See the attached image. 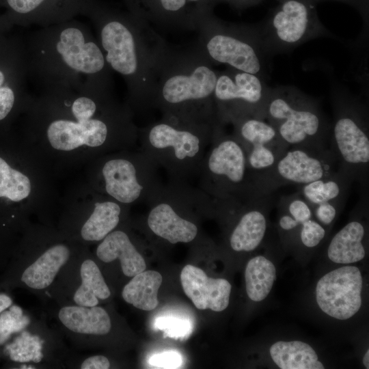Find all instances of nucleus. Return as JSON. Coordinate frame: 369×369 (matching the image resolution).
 Wrapping results in <instances>:
<instances>
[{
	"label": "nucleus",
	"instance_id": "obj_22",
	"mask_svg": "<svg viewBox=\"0 0 369 369\" xmlns=\"http://www.w3.org/2000/svg\"><path fill=\"white\" fill-rule=\"evenodd\" d=\"M62 323L79 333L105 335L111 327L110 317L101 307L66 306L58 314Z\"/></svg>",
	"mask_w": 369,
	"mask_h": 369
},
{
	"label": "nucleus",
	"instance_id": "obj_18",
	"mask_svg": "<svg viewBox=\"0 0 369 369\" xmlns=\"http://www.w3.org/2000/svg\"><path fill=\"white\" fill-rule=\"evenodd\" d=\"M56 49L64 63L77 72L94 74L104 68L105 59L99 47L93 42H85L83 33L77 28L62 30Z\"/></svg>",
	"mask_w": 369,
	"mask_h": 369
},
{
	"label": "nucleus",
	"instance_id": "obj_11",
	"mask_svg": "<svg viewBox=\"0 0 369 369\" xmlns=\"http://www.w3.org/2000/svg\"><path fill=\"white\" fill-rule=\"evenodd\" d=\"M232 134L242 145L258 193L278 160L290 148L265 119L245 117L232 124Z\"/></svg>",
	"mask_w": 369,
	"mask_h": 369
},
{
	"label": "nucleus",
	"instance_id": "obj_3",
	"mask_svg": "<svg viewBox=\"0 0 369 369\" xmlns=\"http://www.w3.org/2000/svg\"><path fill=\"white\" fill-rule=\"evenodd\" d=\"M264 118L289 147L329 148L331 123L318 102L294 86L271 88Z\"/></svg>",
	"mask_w": 369,
	"mask_h": 369
},
{
	"label": "nucleus",
	"instance_id": "obj_26",
	"mask_svg": "<svg viewBox=\"0 0 369 369\" xmlns=\"http://www.w3.org/2000/svg\"><path fill=\"white\" fill-rule=\"evenodd\" d=\"M121 212L118 202H96L92 213L81 228L82 238L88 241L102 240L118 225Z\"/></svg>",
	"mask_w": 369,
	"mask_h": 369
},
{
	"label": "nucleus",
	"instance_id": "obj_40",
	"mask_svg": "<svg viewBox=\"0 0 369 369\" xmlns=\"http://www.w3.org/2000/svg\"><path fill=\"white\" fill-rule=\"evenodd\" d=\"M163 8L167 10L175 12L182 8L186 0H160Z\"/></svg>",
	"mask_w": 369,
	"mask_h": 369
},
{
	"label": "nucleus",
	"instance_id": "obj_42",
	"mask_svg": "<svg viewBox=\"0 0 369 369\" xmlns=\"http://www.w3.org/2000/svg\"><path fill=\"white\" fill-rule=\"evenodd\" d=\"M239 2L247 5H256L262 1V0H238Z\"/></svg>",
	"mask_w": 369,
	"mask_h": 369
},
{
	"label": "nucleus",
	"instance_id": "obj_32",
	"mask_svg": "<svg viewBox=\"0 0 369 369\" xmlns=\"http://www.w3.org/2000/svg\"><path fill=\"white\" fill-rule=\"evenodd\" d=\"M342 207L336 204L325 202L312 207L313 215L321 225L329 226L336 218L339 210Z\"/></svg>",
	"mask_w": 369,
	"mask_h": 369
},
{
	"label": "nucleus",
	"instance_id": "obj_33",
	"mask_svg": "<svg viewBox=\"0 0 369 369\" xmlns=\"http://www.w3.org/2000/svg\"><path fill=\"white\" fill-rule=\"evenodd\" d=\"M96 111L95 102L87 97L77 98L72 105V112L77 120L92 118Z\"/></svg>",
	"mask_w": 369,
	"mask_h": 369
},
{
	"label": "nucleus",
	"instance_id": "obj_5",
	"mask_svg": "<svg viewBox=\"0 0 369 369\" xmlns=\"http://www.w3.org/2000/svg\"><path fill=\"white\" fill-rule=\"evenodd\" d=\"M146 224L158 237L172 244L190 243L197 236L196 223L186 215L193 210L214 211L211 200L189 182L168 180L146 204Z\"/></svg>",
	"mask_w": 369,
	"mask_h": 369
},
{
	"label": "nucleus",
	"instance_id": "obj_46",
	"mask_svg": "<svg viewBox=\"0 0 369 369\" xmlns=\"http://www.w3.org/2000/svg\"><path fill=\"white\" fill-rule=\"evenodd\" d=\"M282 1V0H277L278 2H280V1Z\"/></svg>",
	"mask_w": 369,
	"mask_h": 369
},
{
	"label": "nucleus",
	"instance_id": "obj_30",
	"mask_svg": "<svg viewBox=\"0 0 369 369\" xmlns=\"http://www.w3.org/2000/svg\"><path fill=\"white\" fill-rule=\"evenodd\" d=\"M325 234L326 231L323 225L311 218L302 223L299 237L304 246L312 248L320 243Z\"/></svg>",
	"mask_w": 369,
	"mask_h": 369
},
{
	"label": "nucleus",
	"instance_id": "obj_13",
	"mask_svg": "<svg viewBox=\"0 0 369 369\" xmlns=\"http://www.w3.org/2000/svg\"><path fill=\"white\" fill-rule=\"evenodd\" d=\"M362 276L353 266L334 269L317 282L316 299L326 314L346 320L354 316L361 305Z\"/></svg>",
	"mask_w": 369,
	"mask_h": 369
},
{
	"label": "nucleus",
	"instance_id": "obj_38",
	"mask_svg": "<svg viewBox=\"0 0 369 369\" xmlns=\"http://www.w3.org/2000/svg\"><path fill=\"white\" fill-rule=\"evenodd\" d=\"M279 208L283 210L282 215L279 219V226L284 231L294 230L298 227L301 226L302 223L295 220L288 212L284 208L279 206Z\"/></svg>",
	"mask_w": 369,
	"mask_h": 369
},
{
	"label": "nucleus",
	"instance_id": "obj_21",
	"mask_svg": "<svg viewBox=\"0 0 369 369\" xmlns=\"http://www.w3.org/2000/svg\"><path fill=\"white\" fill-rule=\"evenodd\" d=\"M352 182L347 176L337 169L328 176L297 186V188L311 207L325 202L343 207Z\"/></svg>",
	"mask_w": 369,
	"mask_h": 369
},
{
	"label": "nucleus",
	"instance_id": "obj_4",
	"mask_svg": "<svg viewBox=\"0 0 369 369\" xmlns=\"http://www.w3.org/2000/svg\"><path fill=\"white\" fill-rule=\"evenodd\" d=\"M333 119L329 148L337 162V169L368 191V109L359 97L336 88L333 90Z\"/></svg>",
	"mask_w": 369,
	"mask_h": 369
},
{
	"label": "nucleus",
	"instance_id": "obj_24",
	"mask_svg": "<svg viewBox=\"0 0 369 369\" xmlns=\"http://www.w3.org/2000/svg\"><path fill=\"white\" fill-rule=\"evenodd\" d=\"M273 362L281 369H324L314 348L299 340L278 341L269 350Z\"/></svg>",
	"mask_w": 369,
	"mask_h": 369
},
{
	"label": "nucleus",
	"instance_id": "obj_35",
	"mask_svg": "<svg viewBox=\"0 0 369 369\" xmlns=\"http://www.w3.org/2000/svg\"><path fill=\"white\" fill-rule=\"evenodd\" d=\"M14 102V94L8 87H0V120L5 118L11 111Z\"/></svg>",
	"mask_w": 369,
	"mask_h": 369
},
{
	"label": "nucleus",
	"instance_id": "obj_8",
	"mask_svg": "<svg viewBox=\"0 0 369 369\" xmlns=\"http://www.w3.org/2000/svg\"><path fill=\"white\" fill-rule=\"evenodd\" d=\"M271 88L257 74L232 68L218 74L213 92L217 123L224 126L245 117L265 119Z\"/></svg>",
	"mask_w": 369,
	"mask_h": 369
},
{
	"label": "nucleus",
	"instance_id": "obj_19",
	"mask_svg": "<svg viewBox=\"0 0 369 369\" xmlns=\"http://www.w3.org/2000/svg\"><path fill=\"white\" fill-rule=\"evenodd\" d=\"M98 258L111 262L119 259L123 273L133 277L146 268L145 260L137 250L128 234L121 230L111 232L103 239L96 249Z\"/></svg>",
	"mask_w": 369,
	"mask_h": 369
},
{
	"label": "nucleus",
	"instance_id": "obj_25",
	"mask_svg": "<svg viewBox=\"0 0 369 369\" xmlns=\"http://www.w3.org/2000/svg\"><path fill=\"white\" fill-rule=\"evenodd\" d=\"M162 281V275L159 272L144 271L133 276L124 287L122 297L138 309L151 311L159 304L157 294Z\"/></svg>",
	"mask_w": 369,
	"mask_h": 369
},
{
	"label": "nucleus",
	"instance_id": "obj_41",
	"mask_svg": "<svg viewBox=\"0 0 369 369\" xmlns=\"http://www.w3.org/2000/svg\"><path fill=\"white\" fill-rule=\"evenodd\" d=\"M12 303V301L10 297L6 295H0V313L6 308H9Z\"/></svg>",
	"mask_w": 369,
	"mask_h": 369
},
{
	"label": "nucleus",
	"instance_id": "obj_16",
	"mask_svg": "<svg viewBox=\"0 0 369 369\" xmlns=\"http://www.w3.org/2000/svg\"><path fill=\"white\" fill-rule=\"evenodd\" d=\"M186 295L199 310L221 312L228 306L231 284L223 278H211L201 269L188 264L180 273Z\"/></svg>",
	"mask_w": 369,
	"mask_h": 369
},
{
	"label": "nucleus",
	"instance_id": "obj_6",
	"mask_svg": "<svg viewBox=\"0 0 369 369\" xmlns=\"http://www.w3.org/2000/svg\"><path fill=\"white\" fill-rule=\"evenodd\" d=\"M217 75L206 64L197 65L191 72L172 74L164 81L155 102L162 109L164 117L215 125L213 92Z\"/></svg>",
	"mask_w": 369,
	"mask_h": 369
},
{
	"label": "nucleus",
	"instance_id": "obj_31",
	"mask_svg": "<svg viewBox=\"0 0 369 369\" xmlns=\"http://www.w3.org/2000/svg\"><path fill=\"white\" fill-rule=\"evenodd\" d=\"M156 327L165 330L167 336L172 338H180L189 332V324L180 319L162 318L156 321Z\"/></svg>",
	"mask_w": 369,
	"mask_h": 369
},
{
	"label": "nucleus",
	"instance_id": "obj_39",
	"mask_svg": "<svg viewBox=\"0 0 369 369\" xmlns=\"http://www.w3.org/2000/svg\"><path fill=\"white\" fill-rule=\"evenodd\" d=\"M317 3L322 0H312ZM345 3H348L355 8L361 14L365 23H368V0H335Z\"/></svg>",
	"mask_w": 369,
	"mask_h": 369
},
{
	"label": "nucleus",
	"instance_id": "obj_23",
	"mask_svg": "<svg viewBox=\"0 0 369 369\" xmlns=\"http://www.w3.org/2000/svg\"><path fill=\"white\" fill-rule=\"evenodd\" d=\"M69 257L70 250L64 245H55L49 248L24 271L22 282L33 289L47 288Z\"/></svg>",
	"mask_w": 369,
	"mask_h": 369
},
{
	"label": "nucleus",
	"instance_id": "obj_7",
	"mask_svg": "<svg viewBox=\"0 0 369 369\" xmlns=\"http://www.w3.org/2000/svg\"><path fill=\"white\" fill-rule=\"evenodd\" d=\"M312 0H282L258 25L269 55L289 52L312 39L329 36Z\"/></svg>",
	"mask_w": 369,
	"mask_h": 369
},
{
	"label": "nucleus",
	"instance_id": "obj_37",
	"mask_svg": "<svg viewBox=\"0 0 369 369\" xmlns=\"http://www.w3.org/2000/svg\"><path fill=\"white\" fill-rule=\"evenodd\" d=\"M110 366L108 359L102 355L92 356L83 361L81 369H107Z\"/></svg>",
	"mask_w": 369,
	"mask_h": 369
},
{
	"label": "nucleus",
	"instance_id": "obj_9",
	"mask_svg": "<svg viewBox=\"0 0 369 369\" xmlns=\"http://www.w3.org/2000/svg\"><path fill=\"white\" fill-rule=\"evenodd\" d=\"M159 168L141 151L131 157L108 159L101 169L105 191L118 203L147 204L163 184Z\"/></svg>",
	"mask_w": 369,
	"mask_h": 369
},
{
	"label": "nucleus",
	"instance_id": "obj_44",
	"mask_svg": "<svg viewBox=\"0 0 369 369\" xmlns=\"http://www.w3.org/2000/svg\"><path fill=\"white\" fill-rule=\"evenodd\" d=\"M5 77L3 73L0 70V87L4 83Z\"/></svg>",
	"mask_w": 369,
	"mask_h": 369
},
{
	"label": "nucleus",
	"instance_id": "obj_2",
	"mask_svg": "<svg viewBox=\"0 0 369 369\" xmlns=\"http://www.w3.org/2000/svg\"><path fill=\"white\" fill-rule=\"evenodd\" d=\"M197 187L213 206L245 203L261 197L241 143L217 124L204 155ZM263 196V195H262Z\"/></svg>",
	"mask_w": 369,
	"mask_h": 369
},
{
	"label": "nucleus",
	"instance_id": "obj_45",
	"mask_svg": "<svg viewBox=\"0 0 369 369\" xmlns=\"http://www.w3.org/2000/svg\"><path fill=\"white\" fill-rule=\"evenodd\" d=\"M189 1H198V0H189Z\"/></svg>",
	"mask_w": 369,
	"mask_h": 369
},
{
	"label": "nucleus",
	"instance_id": "obj_28",
	"mask_svg": "<svg viewBox=\"0 0 369 369\" xmlns=\"http://www.w3.org/2000/svg\"><path fill=\"white\" fill-rule=\"evenodd\" d=\"M81 284L74 294V303L81 306L93 307L98 299H107L111 295L102 275L92 260H85L81 266Z\"/></svg>",
	"mask_w": 369,
	"mask_h": 369
},
{
	"label": "nucleus",
	"instance_id": "obj_20",
	"mask_svg": "<svg viewBox=\"0 0 369 369\" xmlns=\"http://www.w3.org/2000/svg\"><path fill=\"white\" fill-rule=\"evenodd\" d=\"M365 236L364 223L358 220L351 221L331 240L327 247L329 259L339 264H349L361 260L366 255L363 244Z\"/></svg>",
	"mask_w": 369,
	"mask_h": 369
},
{
	"label": "nucleus",
	"instance_id": "obj_10",
	"mask_svg": "<svg viewBox=\"0 0 369 369\" xmlns=\"http://www.w3.org/2000/svg\"><path fill=\"white\" fill-rule=\"evenodd\" d=\"M206 49L215 62L264 79L267 77L270 55L264 46L258 26L230 28L217 25L210 29Z\"/></svg>",
	"mask_w": 369,
	"mask_h": 369
},
{
	"label": "nucleus",
	"instance_id": "obj_34",
	"mask_svg": "<svg viewBox=\"0 0 369 369\" xmlns=\"http://www.w3.org/2000/svg\"><path fill=\"white\" fill-rule=\"evenodd\" d=\"M149 362L158 368H176L179 367L182 360L180 355L176 352H165L152 356Z\"/></svg>",
	"mask_w": 369,
	"mask_h": 369
},
{
	"label": "nucleus",
	"instance_id": "obj_17",
	"mask_svg": "<svg viewBox=\"0 0 369 369\" xmlns=\"http://www.w3.org/2000/svg\"><path fill=\"white\" fill-rule=\"evenodd\" d=\"M100 35L102 46L107 52L105 58L111 67L123 75L135 74L139 62L131 30L118 21H111L102 27Z\"/></svg>",
	"mask_w": 369,
	"mask_h": 369
},
{
	"label": "nucleus",
	"instance_id": "obj_1",
	"mask_svg": "<svg viewBox=\"0 0 369 369\" xmlns=\"http://www.w3.org/2000/svg\"><path fill=\"white\" fill-rule=\"evenodd\" d=\"M217 124L163 117L143 130L141 151L164 169L169 180L189 182L192 178L198 177Z\"/></svg>",
	"mask_w": 369,
	"mask_h": 369
},
{
	"label": "nucleus",
	"instance_id": "obj_12",
	"mask_svg": "<svg viewBox=\"0 0 369 369\" xmlns=\"http://www.w3.org/2000/svg\"><path fill=\"white\" fill-rule=\"evenodd\" d=\"M337 167L329 148L317 151L290 147L265 178L262 193H273L286 184L301 186L310 183L331 175Z\"/></svg>",
	"mask_w": 369,
	"mask_h": 369
},
{
	"label": "nucleus",
	"instance_id": "obj_43",
	"mask_svg": "<svg viewBox=\"0 0 369 369\" xmlns=\"http://www.w3.org/2000/svg\"><path fill=\"white\" fill-rule=\"evenodd\" d=\"M363 364L366 368H369V351L368 350L363 357Z\"/></svg>",
	"mask_w": 369,
	"mask_h": 369
},
{
	"label": "nucleus",
	"instance_id": "obj_27",
	"mask_svg": "<svg viewBox=\"0 0 369 369\" xmlns=\"http://www.w3.org/2000/svg\"><path fill=\"white\" fill-rule=\"evenodd\" d=\"M276 279V269L269 259L257 256L247 262L245 271L246 292L254 301L264 300L270 293Z\"/></svg>",
	"mask_w": 369,
	"mask_h": 369
},
{
	"label": "nucleus",
	"instance_id": "obj_36",
	"mask_svg": "<svg viewBox=\"0 0 369 369\" xmlns=\"http://www.w3.org/2000/svg\"><path fill=\"white\" fill-rule=\"evenodd\" d=\"M9 5L16 12L20 14L28 13L38 6L44 0H7Z\"/></svg>",
	"mask_w": 369,
	"mask_h": 369
},
{
	"label": "nucleus",
	"instance_id": "obj_29",
	"mask_svg": "<svg viewBox=\"0 0 369 369\" xmlns=\"http://www.w3.org/2000/svg\"><path fill=\"white\" fill-rule=\"evenodd\" d=\"M31 189L29 178L0 157V197L19 202L29 196Z\"/></svg>",
	"mask_w": 369,
	"mask_h": 369
},
{
	"label": "nucleus",
	"instance_id": "obj_15",
	"mask_svg": "<svg viewBox=\"0 0 369 369\" xmlns=\"http://www.w3.org/2000/svg\"><path fill=\"white\" fill-rule=\"evenodd\" d=\"M77 120H57L50 124L47 137L53 148L70 151L83 145L97 148L107 142L109 128L106 122L93 118Z\"/></svg>",
	"mask_w": 369,
	"mask_h": 369
},
{
	"label": "nucleus",
	"instance_id": "obj_14",
	"mask_svg": "<svg viewBox=\"0 0 369 369\" xmlns=\"http://www.w3.org/2000/svg\"><path fill=\"white\" fill-rule=\"evenodd\" d=\"M275 202L273 193L240 204L238 221L229 236V245L234 251H251L262 243L268 227L266 210Z\"/></svg>",
	"mask_w": 369,
	"mask_h": 369
}]
</instances>
